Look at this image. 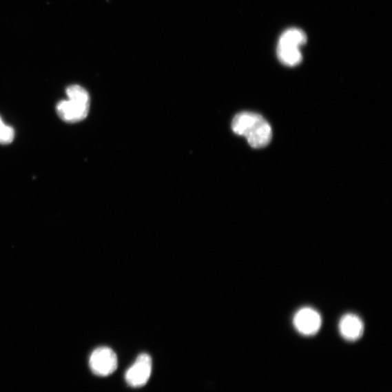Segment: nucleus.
I'll return each mask as SVG.
<instances>
[{
	"label": "nucleus",
	"mask_w": 392,
	"mask_h": 392,
	"mask_svg": "<svg viewBox=\"0 0 392 392\" xmlns=\"http://www.w3.org/2000/svg\"><path fill=\"white\" fill-rule=\"evenodd\" d=\"M307 42L305 33L296 29L289 30L280 38L278 46L300 48Z\"/></svg>",
	"instance_id": "obj_8"
},
{
	"label": "nucleus",
	"mask_w": 392,
	"mask_h": 392,
	"mask_svg": "<svg viewBox=\"0 0 392 392\" xmlns=\"http://www.w3.org/2000/svg\"><path fill=\"white\" fill-rule=\"evenodd\" d=\"M232 130L236 134L245 137L254 148L267 146L273 137L271 126L263 116L252 112L237 114L232 121Z\"/></svg>",
	"instance_id": "obj_1"
},
{
	"label": "nucleus",
	"mask_w": 392,
	"mask_h": 392,
	"mask_svg": "<svg viewBox=\"0 0 392 392\" xmlns=\"http://www.w3.org/2000/svg\"><path fill=\"white\" fill-rule=\"evenodd\" d=\"M91 371L99 376H107L115 372L118 367V358L114 351L102 347L94 349L90 358Z\"/></svg>",
	"instance_id": "obj_3"
},
{
	"label": "nucleus",
	"mask_w": 392,
	"mask_h": 392,
	"mask_svg": "<svg viewBox=\"0 0 392 392\" xmlns=\"http://www.w3.org/2000/svg\"><path fill=\"white\" fill-rule=\"evenodd\" d=\"M341 335L347 341L355 342L360 339L364 331L362 320L353 314L344 316L340 323Z\"/></svg>",
	"instance_id": "obj_6"
},
{
	"label": "nucleus",
	"mask_w": 392,
	"mask_h": 392,
	"mask_svg": "<svg viewBox=\"0 0 392 392\" xmlns=\"http://www.w3.org/2000/svg\"><path fill=\"white\" fill-rule=\"evenodd\" d=\"M15 138V131L12 127L6 125L0 116V144L11 143Z\"/></svg>",
	"instance_id": "obj_9"
},
{
	"label": "nucleus",
	"mask_w": 392,
	"mask_h": 392,
	"mask_svg": "<svg viewBox=\"0 0 392 392\" xmlns=\"http://www.w3.org/2000/svg\"><path fill=\"white\" fill-rule=\"evenodd\" d=\"M152 372V359L149 355L141 354L125 375L128 385L134 388L142 387L147 384Z\"/></svg>",
	"instance_id": "obj_4"
},
{
	"label": "nucleus",
	"mask_w": 392,
	"mask_h": 392,
	"mask_svg": "<svg viewBox=\"0 0 392 392\" xmlns=\"http://www.w3.org/2000/svg\"><path fill=\"white\" fill-rule=\"evenodd\" d=\"M68 99L60 101L56 106L59 117L68 123H76L88 115L90 98L87 91L79 85H71L66 89Z\"/></svg>",
	"instance_id": "obj_2"
},
{
	"label": "nucleus",
	"mask_w": 392,
	"mask_h": 392,
	"mask_svg": "<svg viewBox=\"0 0 392 392\" xmlns=\"http://www.w3.org/2000/svg\"><path fill=\"white\" fill-rule=\"evenodd\" d=\"M296 329L305 336H313L318 332L322 325V318L316 310L305 307L298 311L294 316Z\"/></svg>",
	"instance_id": "obj_5"
},
{
	"label": "nucleus",
	"mask_w": 392,
	"mask_h": 392,
	"mask_svg": "<svg viewBox=\"0 0 392 392\" xmlns=\"http://www.w3.org/2000/svg\"><path fill=\"white\" fill-rule=\"evenodd\" d=\"M277 54L280 62L288 66H295L302 61L300 48L278 45Z\"/></svg>",
	"instance_id": "obj_7"
}]
</instances>
